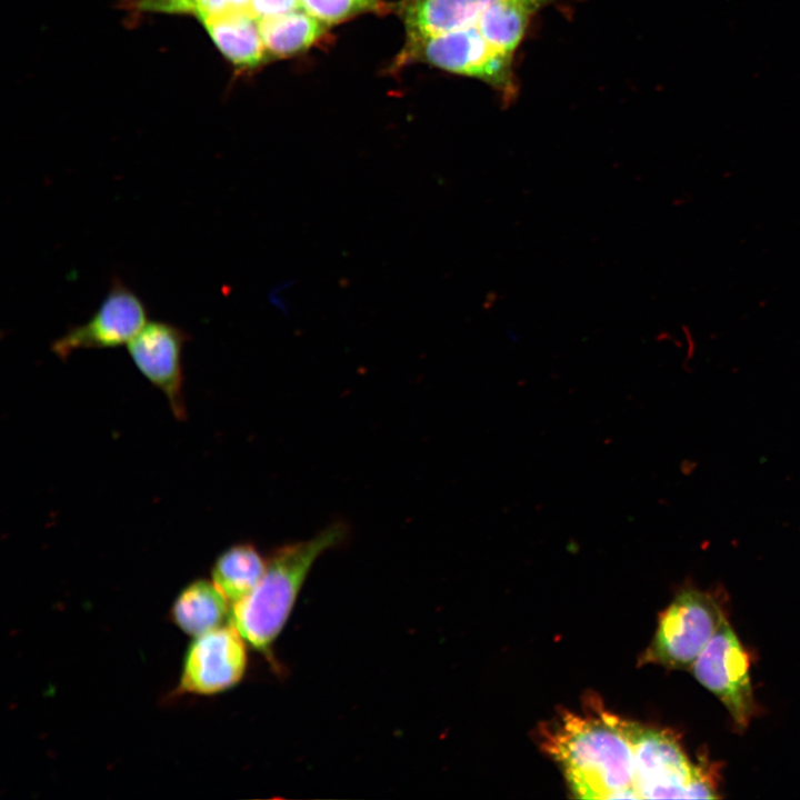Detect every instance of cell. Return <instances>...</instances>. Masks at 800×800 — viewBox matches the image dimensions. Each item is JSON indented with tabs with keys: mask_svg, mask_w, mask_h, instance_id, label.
I'll return each mask as SVG.
<instances>
[{
	"mask_svg": "<svg viewBox=\"0 0 800 800\" xmlns=\"http://www.w3.org/2000/svg\"><path fill=\"white\" fill-rule=\"evenodd\" d=\"M502 1L406 0L400 4L399 10L410 39L457 30H472L494 49L496 21Z\"/></svg>",
	"mask_w": 800,
	"mask_h": 800,
	"instance_id": "9",
	"label": "cell"
},
{
	"mask_svg": "<svg viewBox=\"0 0 800 800\" xmlns=\"http://www.w3.org/2000/svg\"><path fill=\"white\" fill-rule=\"evenodd\" d=\"M222 54L240 68H254L267 58L259 20L251 11L233 12L203 21Z\"/></svg>",
	"mask_w": 800,
	"mask_h": 800,
	"instance_id": "10",
	"label": "cell"
},
{
	"mask_svg": "<svg viewBox=\"0 0 800 800\" xmlns=\"http://www.w3.org/2000/svg\"><path fill=\"white\" fill-rule=\"evenodd\" d=\"M136 6L140 10L196 14L194 0H136Z\"/></svg>",
	"mask_w": 800,
	"mask_h": 800,
	"instance_id": "17",
	"label": "cell"
},
{
	"mask_svg": "<svg viewBox=\"0 0 800 800\" xmlns=\"http://www.w3.org/2000/svg\"><path fill=\"white\" fill-rule=\"evenodd\" d=\"M321 21L297 10L259 19L261 37L268 53L287 57L311 47L323 33Z\"/></svg>",
	"mask_w": 800,
	"mask_h": 800,
	"instance_id": "13",
	"label": "cell"
},
{
	"mask_svg": "<svg viewBox=\"0 0 800 800\" xmlns=\"http://www.w3.org/2000/svg\"><path fill=\"white\" fill-rule=\"evenodd\" d=\"M630 721L598 707L561 712L540 731V746L580 799H639Z\"/></svg>",
	"mask_w": 800,
	"mask_h": 800,
	"instance_id": "1",
	"label": "cell"
},
{
	"mask_svg": "<svg viewBox=\"0 0 800 800\" xmlns=\"http://www.w3.org/2000/svg\"><path fill=\"white\" fill-rule=\"evenodd\" d=\"M267 561L251 543H237L216 559L212 581L230 604L247 597L261 580Z\"/></svg>",
	"mask_w": 800,
	"mask_h": 800,
	"instance_id": "12",
	"label": "cell"
},
{
	"mask_svg": "<svg viewBox=\"0 0 800 800\" xmlns=\"http://www.w3.org/2000/svg\"><path fill=\"white\" fill-rule=\"evenodd\" d=\"M726 619L714 594L684 587L660 613L656 634L642 660L669 669L689 668Z\"/></svg>",
	"mask_w": 800,
	"mask_h": 800,
	"instance_id": "4",
	"label": "cell"
},
{
	"mask_svg": "<svg viewBox=\"0 0 800 800\" xmlns=\"http://www.w3.org/2000/svg\"><path fill=\"white\" fill-rule=\"evenodd\" d=\"M306 12L322 23H336L354 14L376 10L379 0H300Z\"/></svg>",
	"mask_w": 800,
	"mask_h": 800,
	"instance_id": "14",
	"label": "cell"
},
{
	"mask_svg": "<svg viewBox=\"0 0 800 800\" xmlns=\"http://www.w3.org/2000/svg\"><path fill=\"white\" fill-rule=\"evenodd\" d=\"M246 642L232 622L197 636L186 652L179 691L207 696L236 686L247 669Z\"/></svg>",
	"mask_w": 800,
	"mask_h": 800,
	"instance_id": "7",
	"label": "cell"
},
{
	"mask_svg": "<svg viewBox=\"0 0 800 800\" xmlns=\"http://www.w3.org/2000/svg\"><path fill=\"white\" fill-rule=\"evenodd\" d=\"M696 679L716 694L743 731L757 708L749 674V657L726 619L692 663Z\"/></svg>",
	"mask_w": 800,
	"mask_h": 800,
	"instance_id": "5",
	"label": "cell"
},
{
	"mask_svg": "<svg viewBox=\"0 0 800 800\" xmlns=\"http://www.w3.org/2000/svg\"><path fill=\"white\" fill-rule=\"evenodd\" d=\"M196 14L202 21L219 16L250 11L251 0H194Z\"/></svg>",
	"mask_w": 800,
	"mask_h": 800,
	"instance_id": "15",
	"label": "cell"
},
{
	"mask_svg": "<svg viewBox=\"0 0 800 800\" xmlns=\"http://www.w3.org/2000/svg\"><path fill=\"white\" fill-rule=\"evenodd\" d=\"M300 0H251L250 11L259 20L297 10Z\"/></svg>",
	"mask_w": 800,
	"mask_h": 800,
	"instance_id": "16",
	"label": "cell"
},
{
	"mask_svg": "<svg viewBox=\"0 0 800 800\" xmlns=\"http://www.w3.org/2000/svg\"><path fill=\"white\" fill-rule=\"evenodd\" d=\"M147 318L148 311L140 297L116 277L93 314L86 322L70 327L52 342L51 350L66 360L78 350L128 344L146 324Z\"/></svg>",
	"mask_w": 800,
	"mask_h": 800,
	"instance_id": "6",
	"label": "cell"
},
{
	"mask_svg": "<svg viewBox=\"0 0 800 800\" xmlns=\"http://www.w3.org/2000/svg\"><path fill=\"white\" fill-rule=\"evenodd\" d=\"M229 604L213 581L198 579L180 591L170 616L180 630L197 637L222 626Z\"/></svg>",
	"mask_w": 800,
	"mask_h": 800,
	"instance_id": "11",
	"label": "cell"
},
{
	"mask_svg": "<svg viewBox=\"0 0 800 800\" xmlns=\"http://www.w3.org/2000/svg\"><path fill=\"white\" fill-rule=\"evenodd\" d=\"M346 534V526L333 523L312 538L284 544L272 553L257 587L231 606V622L251 647L262 652L270 650L312 566Z\"/></svg>",
	"mask_w": 800,
	"mask_h": 800,
	"instance_id": "2",
	"label": "cell"
},
{
	"mask_svg": "<svg viewBox=\"0 0 800 800\" xmlns=\"http://www.w3.org/2000/svg\"><path fill=\"white\" fill-rule=\"evenodd\" d=\"M629 734L639 799L719 798L713 766L692 763L671 732L630 721Z\"/></svg>",
	"mask_w": 800,
	"mask_h": 800,
	"instance_id": "3",
	"label": "cell"
},
{
	"mask_svg": "<svg viewBox=\"0 0 800 800\" xmlns=\"http://www.w3.org/2000/svg\"><path fill=\"white\" fill-rule=\"evenodd\" d=\"M189 334L167 321H147L127 349L139 372L166 397L178 420L187 418L183 384V349Z\"/></svg>",
	"mask_w": 800,
	"mask_h": 800,
	"instance_id": "8",
	"label": "cell"
}]
</instances>
